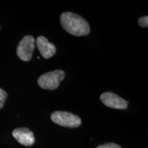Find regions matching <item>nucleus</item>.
<instances>
[{
    "label": "nucleus",
    "instance_id": "nucleus-8",
    "mask_svg": "<svg viewBox=\"0 0 148 148\" xmlns=\"http://www.w3.org/2000/svg\"><path fill=\"white\" fill-rule=\"evenodd\" d=\"M7 96H8V95H7L6 92L4 90H3L2 88H0V109L3 108Z\"/></svg>",
    "mask_w": 148,
    "mask_h": 148
},
{
    "label": "nucleus",
    "instance_id": "nucleus-3",
    "mask_svg": "<svg viewBox=\"0 0 148 148\" xmlns=\"http://www.w3.org/2000/svg\"><path fill=\"white\" fill-rule=\"evenodd\" d=\"M53 122L62 127H77L81 125L82 121L76 114L64 111H55L51 114Z\"/></svg>",
    "mask_w": 148,
    "mask_h": 148
},
{
    "label": "nucleus",
    "instance_id": "nucleus-5",
    "mask_svg": "<svg viewBox=\"0 0 148 148\" xmlns=\"http://www.w3.org/2000/svg\"><path fill=\"white\" fill-rule=\"evenodd\" d=\"M100 99L105 106L111 108L123 110L127 108V101L112 92H105L100 96Z\"/></svg>",
    "mask_w": 148,
    "mask_h": 148
},
{
    "label": "nucleus",
    "instance_id": "nucleus-9",
    "mask_svg": "<svg viewBox=\"0 0 148 148\" xmlns=\"http://www.w3.org/2000/svg\"><path fill=\"white\" fill-rule=\"evenodd\" d=\"M96 148H121V147L116 143H107L103 144V145L97 146Z\"/></svg>",
    "mask_w": 148,
    "mask_h": 148
},
{
    "label": "nucleus",
    "instance_id": "nucleus-10",
    "mask_svg": "<svg viewBox=\"0 0 148 148\" xmlns=\"http://www.w3.org/2000/svg\"><path fill=\"white\" fill-rule=\"evenodd\" d=\"M138 22L140 26L143 27H147L148 26V16H142V17H140L139 19H138Z\"/></svg>",
    "mask_w": 148,
    "mask_h": 148
},
{
    "label": "nucleus",
    "instance_id": "nucleus-1",
    "mask_svg": "<svg viewBox=\"0 0 148 148\" xmlns=\"http://www.w3.org/2000/svg\"><path fill=\"white\" fill-rule=\"evenodd\" d=\"M60 23L67 32L73 36H82L89 34V24L79 14L66 12L61 14Z\"/></svg>",
    "mask_w": 148,
    "mask_h": 148
},
{
    "label": "nucleus",
    "instance_id": "nucleus-6",
    "mask_svg": "<svg viewBox=\"0 0 148 148\" xmlns=\"http://www.w3.org/2000/svg\"><path fill=\"white\" fill-rule=\"evenodd\" d=\"M12 136L21 145L31 146L34 143L35 138L34 133L25 127L14 130L12 132Z\"/></svg>",
    "mask_w": 148,
    "mask_h": 148
},
{
    "label": "nucleus",
    "instance_id": "nucleus-4",
    "mask_svg": "<svg viewBox=\"0 0 148 148\" xmlns=\"http://www.w3.org/2000/svg\"><path fill=\"white\" fill-rule=\"evenodd\" d=\"M35 39L32 36H25L19 42L16 49V54L23 61H29L32 56L34 49Z\"/></svg>",
    "mask_w": 148,
    "mask_h": 148
},
{
    "label": "nucleus",
    "instance_id": "nucleus-7",
    "mask_svg": "<svg viewBox=\"0 0 148 148\" xmlns=\"http://www.w3.org/2000/svg\"><path fill=\"white\" fill-rule=\"evenodd\" d=\"M36 43L37 48L44 58L48 59L51 58L56 53V46L53 43L49 42L45 36H38L36 40Z\"/></svg>",
    "mask_w": 148,
    "mask_h": 148
},
{
    "label": "nucleus",
    "instance_id": "nucleus-2",
    "mask_svg": "<svg viewBox=\"0 0 148 148\" xmlns=\"http://www.w3.org/2000/svg\"><path fill=\"white\" fill-rule=\"evenodd\" d=\"M64 76L65 73L62 70L47 72L38 77V84L42 89L54 90L58 87L60 82L63 80Z\"/></svg>",
    "mask_w": 148,
    "mask_h": 148
}]
</instances>
